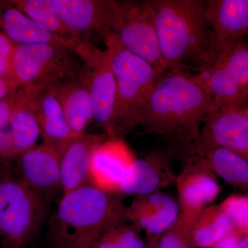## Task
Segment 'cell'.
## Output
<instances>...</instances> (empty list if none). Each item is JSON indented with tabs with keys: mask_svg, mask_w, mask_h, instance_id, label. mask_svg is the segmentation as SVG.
<instances>
[{
	"mask_svg": "<svg viewBox=\"0 0 248 248\" xmlns=\"http://www.w3.org/2000/svg\"><path fill=\"white\" fill-rule=\"evenodd\" d=\"M213 98L190 72L174 68L156 79L135 123L145 133L156 134L178 143L198 137L209 115L218 110Z\"/></svg>",
	"mask_w": 248,
	"mask_h": 248,
	"instance_id": "1",
	"label": "cell"
},
{
	"mask_svg": "<svg viewBox=\"0 0 248 248\" xmlns=\"http://www.w3.org/2000/svg\"><path fill=\"white\" fill-rule=\"evenodd\" d=\"M153 12L164 71L192 73L206 60L210 29L203 0H148Z\"/></svg>",
	"mask_w": 248,
	"mask_h": 248,
	"instance_id": "2",
	"label": "cell"
},
{
	"mask_svg": "<svg viewBox=\"0 0 248 248\" xmlns=\"http://www.w3.org/2000/svg\"><path fill=\"white\" fill-rule=\"evenodd\" d=\"M126 206L115 195L87 185L63 195L49 232L57 248H93L103 234L125 223Z\"/></svg>",
	"mask_w": 248,
	"mask_h": 248,
	"instance_id": "3",
	"label": "cell"
},
{
	"mask_svg": "<svg viewBox=\"0 0 248 248\" xmlns=\"http://www.w3.org/2000/svg\"><path fill=\"white\" fill-rule=\"evenodd\" d=\"M102 37L115 81L112 138H121L136 128L139 114L159 76L148 62L125 50L112 32Z\"/></svg>",
	"mask_w": 248,
	"mask_h": 248,
	"instance_id": "4",
	"label": "cell"
},
{
	"mask_svg": "<svg viewBox=\"0 0 248 248\" xmlns=\"http://www.w3.org/2000/svg\"><path fill=\"white\" fill-rule=\"evenodd\" d=\"M81 63L71 48L53 44L16 45L10 80L17 87H47L55 81L79 76Z\"/></svg>",
	"mask_w": 248,
	"mask_h": 248,
	"instance_id": "5",
	"label": "cell"
},
{
	"mask_svg": "<svg viewBox=\"0 0 248 248\" xmlns=\"http://www.w3.org/2000/svg\"><path fill=\"white\" fill-rule=\"evenodd\" d=\"M41 197L22 178L0 179V238L8 248H24L37 233L45 213Z\"/></svg>",
	"mask_w": 248,
	"mask_h": 248,
	"instance_id": "6",
	"label": "cell"
},
{
	"mask_svg": "<svg viewBox=\"0 0 248 248\" xmlns=\"http://www.w3.org/2000/svg\"><path fill=\"white\" fill-rule=\"evenodd\" d=\"M191 73L219 108L248 104V48L246 42L234 46L210 64Z\"/></svg>",
	"mask_w": 248,
	"mask_h": 248,
	"instance_id": "7",
	"label": "cell"
},
{
	"mask_svg": "<svg viewBox=\"0 0 248 248\" xmlns=\"http://www.w3.org/2000/svg\"><path fill=\"white\" fill-rule=\"evenodd\" d=\"M73 50L81 61L79 76L89 91L94 120L104 128L108 138H112L116 86L108 50H101L83 39L76 42Z\"/></svg>",
	"mask_w": 248,
	"mask_h": 248,
	"instance_id": "8",
	"label": "cell"
},
{
	"mask_svg": "<svg viewBox=\"0 0 248 248\" xmlns=\"http://www.w3.org/2000/svg\"><path fill=\"white\" fill-rule=\"evenodd\" d=\"M116 4L118 18L112 33L125 50L148 62L161 76L165 71L148 0L116 1Z\"/></svg>",
	"mask_w": 248,
	"mask_h": 248,
	"instance_id": "9",
	"label": "cell"
},
{
	"mask_svg": "<svg viewBox=\"0 0 248 248\" xmlns=\"http://www.w3.org/2000/svg\"><path fill=\"white\" fill-rule=\"evenodd\" d=\"M206 2L211 32L203 66L246 42L248 32V0H208Z\"/></svg>",
	"mask_w": 248,
	"mask_h": 248,
	"instance_id": "10",
	"label": "cell"
},
{
	"mask_svg": "<svg viewBox=\"0 0 248 248\" xmlns=\"http://www.w3.org/2000/svg\"><path fill=\"white\" fill-rule=\"evenodd\" d=\"M184 165H197L240 188H248V160L234 152L208 146L197 138L173 143Z\"/></svg>",
	"mask_w": 248,
	"mask_h": 248,
	"instance_id": "11",
	"label": "cell"
},
{
	"mask_svg": "<svg viewBox=\"0 0 248 248\" xmlns=\"http://www.w3.org/2000/svg\"><path fill=\"white\" fill-rule=\"evenodd\" d=\"M198 139L208 146L224 148L248 160V107L222 108L209 115Z\"/></svg>",
	"mask_w": 248,
	"mask_h": 248,
	"instance_id": "12",
	"label": "cell"
},
{
	"mask_svg": "<svg viewBox=\"0 0 248 248\" xmlns=\"http://www.w3.org/2000/svg\"><path fill=\"white\" fill-rule=\"evenodd\" d=\"M136 159L122 138H107L93 150L90 163V185L110 195L120 193L122 179Z\"/></svg>",
	"mask_w": 248,
	"mask_h": 248,
	"instance_id": "13",
	"label": "cell"
},
{
	"mask_svg": "<svg viewBox=\"0 0 248 248\" xmlns=\"http://www.w3.org/2000/svg\"><path fill=\"white\" fill-rule=\"evenodd\" d=\"M65 24L81 36L96 32L101 36L112 32L118 18L112 0H52Z\"/></svg>",
	"mask_w": 248,
	"mask_h": 248,
	"instance_id": "14",
	"label": "cell"
},
{
	"mask_svg": "<svg viewBox=\"0 0 248 248\" xmlns=\"http://www.w3.org/2000/svg\"><path fill=\"white\" fill-rule=\"evenodd\" d=\"M178 203L169 195L160 192L135 196L126 206L125 218L147 236L161 235L177 221Z\"/></svg>",
	"mask_w": 248,
	"mask_h": 248,
	"instance_id": "15",
	"label": "cell"
},
{
	"mask_svg": "<svg viewBox=\"0 0 248 248\" xmlns=\"http://www.w3.org/2000/svg\"><path fill=\"white\" fill-rule=\"evenodd\" d=\"M62 146L42 143L17 156L22 179L40 195H50L60 187Z\"/></svg>",
	"mask_w": 248,
	"mask_h": 248,
	"instance_id": "16",
	"label": "cell"
},
{
	"mask_svg": "<svg viewBox=\"0 0 248 248\" xmlns=\"http://www.w3.org/2000/svg\"><path fill=\"white\" fill-rule=\"evenodd\" d=\"M181 234L192 247L210 248L234 231L218 205H209L189 215L179 214L175 221Z\"/></svg>",
	"mask_w": 248,
	"mask_h": 248,
	"instance_id": "17",
	"label": "cell"
},
{
	"mask_svg": "<svg viewBox=\"0 0 248 248\" xmlns=\"http://www.w3.org/2000/svg\"><path fill=\"white\" fill-rule=\"evenodd\" d=\"M180 215H189L211 205L221 192L218 178L202 166L184 165L176 177Z\"/></svg>",
	"mask_w": 248,
	"mask_h": 248,
	"instance_id": "18",
	"label": "cell"
},
{
	"mask_svg": "<svg viewBox=\"0 0 248 248\" xmlns=\"http://www.w3.org/2000/svg\"><path fill=\"white\" fill-rule=\"evenodd\" d=\"M105 135L84 133L67 142L60 156V187L63 194L89 184L90 163L93 150Z\"/></svg>",
	"mask_w": 248,
	"mask_h": 248,
	"instance_id": "19",
	"label": "cell"
},
{
	"mask_svg": "<svg viewBox=\"0 0 248 248\" xmlns=\"http://www.w3.org/2000/svg\"><path fill=\"white\" fill-rule=\"evenodd\" d=\"M167 159L159 153H152L134 161L121 183L120 193L135 196L159 192L175 180Z\"/></svg>",
	"mask_w": 248,
	"mask_h": 248,
	"instance_id": "20",
	"label": "cell"
},
{
	"mask_svg": "<svg viewBox=\"0 0 248 248\" xmlns=\"http://www.w3.org/2000/svg\"><path fill=\"white\" fill-rule=\"evenodd\" d=\"M42 86L29 85L16 91L9 119L15 158L36 146L40 130L36 119L34 101Z\"/></svg>",
	"mask_w": 248,
	"mask_h": 248,
	"instance_id": "21",
	"label": "cell"
},
{
	"mask_svg": "<svg viewBox=\"0 0 248 248\" xmlns=\"http://www.w3.org/2000/svg\"><path fill=\"white\" fill-rule=\"evenodd\" d=\"M46 88L60 102L72 131L78 136L85 133L94 115L89 91L80 76L59 80Z\"/></svg>",
	"mask_w": 248,
	"mask_h": 248,
	"instance_id": "22",
	"label": "cell"
},
{
	"mask_svg": "<svg viewBox=\"0 0 248 248\" xmlns=\"http://www.w3.org/2000/svg\"><path fill=\"white\" fill-rule=\"evenodd\" d=\"M0 32L16 45L48 43L73 50L78 42L49 33L32 22L10 1H0Z\"/></svg>",
	"mask_w": 248,
	"mask_h": 248,
	"instance_id": "23",
	"label": "cell"
},
{
	"mask_svg": "<svg viewBox=\"0 0 248 248\" xmlns=\"http://www.w3.org/2000/svg\"><path fill=\"white\" fill-rule=\"evenodd\" d=\"M34 106L42 143L62 146L78 136L72 131L60 102L46 87L37 91Z\"/></svg>",
	"mask_w": 248,
	"mask_h": 248,
	"instance_id": "24",
	"label": "cell"
},
{
	"mask_svg": "<svg viewBox=\"0 0 248 248\" xmlns=\"http://www.w3.org/2000/svg\"><path fill=\"white\" fill-rule=\"evenodd\" d=\"M16 6L37 26L62 38L73 41L81 40V36L71 30L54 7L52 0H14Z\"/></svg>",
	"mask_w": 248,
	"mask_h": 248,
	"instance_id": "25",
	"label": "cell"
},
{
	"mask_svg": "<svg viewBox=\"0 0 248 248\" xmlns=\"http://www.w3.org/2000/svg\"><path fill=\"white\" fill-rule=\"evenodd\" d=\"M218 205L231 220L235 231L248 234V195L234 194L227 197Z\"/></svg>",
	"mask_w": 248,
	"mask_h": 248,
	"instance_id": "26",
	"label": "cell"
},
{
	"mask_svg": "<svg viewBox=\"0 0 248 248\" xmlns=\"http://www.w3.org/2000/svg\"><path fill=\"white\" fill-rule=\"evenodd\" d=\"M16 91L0 102V159L15 158L12 137L9 126V119L14 105Z\"/></svg>",
	"mask_w": 248,
	"mask_h": 248,
	"instance_id": "27",
	"label": "cell"
},
{
	"mask_svg": "<svg viewBox=\"0 0 248 248\" xmlns=\"http://www.w3.org/2000/svg\"><path fill=\"white\" fill-rule=\"evenodd\" d=\"M121 248H146L147 242L142 239L136 227L122 223L109 231Z\"/></svg>",
	"mask_w": 248,
	"mask_h": 248,
	"instance_id": "28",
	"label": "cell"
},
{
	"mask_svg": "<svg viewBox=\"0 0 248 248\" xmlns=\"http://www.w3.org/2000/svg\"><path fill=\"white\" fill-rule=\"evenodd\" d=\"M15 45L16 44L0 32V77L10 81L11 57Z\"/></svg>",
	"mask_w": 248,
	"mask_h": 248,
	"instance_id": "29",
	"label": "cell"
},
{
	"mask_svg": "<svg viewBox=\"0 0 248 248\" xmlns=\"http://www.w3.org/2000/svg\"><path fill=\"white\" fill-rule=\"evenodd\" d=\"M156 248H195L187 243L175 223L160 236Z\"/></svg>",
	"mask_w": 248,
	"mask_h": 248,
	"instance_id": "30",
	"label": "cell"
},
{
	"mask_svg": "<svg viewBox=\"0 0 248 248\" xmlns=\"http://www.w3.org/2000/svg\"><path fill=\"white\" fill-rule=\"evenodd\" d=\"M244 235L246 234H241L234 230L210 248H236L240 239Z\"/></svg>",
	"mask_w": 248,
	"mask_h": 248,
	"instance_id": "31",
	"label": "cell"
},
{
	"mask_svg": "<svg viewBox=\"0 0 248 248\" xmlns=\"http://www.w3.org/2000/svg\"><path fill=\"white\" fill-rule=\"evenodd\" d=\"M93 248H121L110 232H107L101 236Z\"/></svg>",
	"mask_w": 248,
	"mask_h": 248,
	"instance_id": "32",
	"label": "cell"
},
{
	"mask_svg": "<svg viewBox=\"0 0 248 248\" xmlns=\"http://www.w3.org/2000/svg\"><path fill=\"white\" fill-rule=\"evenodd\" d=\"M19 89L9 80L0 77V102L11 93Z\"/></svg>",
	"mask_w": 248,
	"mask_h": 248,
	"instance_id": "33",
	"label": "cell"
},
{
	"mask_svg": "<svg viewBox=\"0 0 248 248\" xmlns=\"http://www.w3.org/2000/svg\"><path fill=\"white\" fill-rule=\"evenodd\" d=\"M161 235L147 236L146 248H156Z\"/></svg>",
	"mask_w": 248,
	"mask_h": 248,
	"instance_id": "34",
	"label": "cell"
},
{
	"mask_svg": "<svg viewBox=\"0 0 248 248\" xmlns=\"http://www.w3.org/2000/svg\"><path fill=\"white\" fill-rule=\"evenodd\" d=\"M236 248H248V234L241 236Z\"/></svg>",
	"mask_w": 248,
	"mask_h": 248,
	"instance_id": "35",
	"label": "cell"
}]
</instances>
